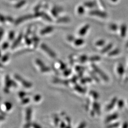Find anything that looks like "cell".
<instances>
[{
    "label": "cell",
    "mask_w": 128,
    "mask_h": 128,
    "mask_svg": "<svg viewBox=\"0 0 128 128\" xmlns=\"http://www.w3.org/2000/svg\"><path fill=\"white\" fill-rule=\"evenodd\" d=\"M78 14H82L84 12V8L83 6H79L78 8Z\"/></svg>",
    "instance_id": "obj_33"
},
{
    "label": "cell",
    "mask_w": 128,
    "mask_h": 128,
    "mask_svg": "<svg viewBox=\"0 0 128 128\" xmlns=\"http://www.w3.org/2000/svg\"><path fill=\"white\" fill-rule=\"evenodd\" d=\"M90 74L91 75L92 77L91 78L92 79H94V80H95L96 82H99V80L98 78L96 76L95 74L94 73L92 72H90Z\"/></svg>",
    "instance_id": "obj_32"
},
{
    "label": "cell",
    "mask_w": 128,
    "mask_h": 128,
    "mask_svg": "<svg viewBox=\"0 0 128 128\" xmlns=\"http://www.w3.org/2000/svg\"><path fill=\"white\" fill-rule=\"evenodd\" d=\"M106 42L105 40L101 39L99 40H98L97 41H96V42L95 43V45L98 46V47H102V46H104L105 45Z\"/></svg>",
    "instance_id": "obj_21"
},
{
    "label": "cell",
    "mask_w": 128,
    "mask_h": 128,
    "mask_svg": "<svg viewBox=\"0 0 128 128\" xmlns=\"http://www.w3.org/2000/svg\"><path fill=\"white\" fill-rule=\"evenodd\" d=\"M75 69H76V71L78 72L79 74H81L82 76L83 72H84V71L85 70L84 67H83L82 66H77L76 67Z\"/></svg>",
    "instance_id": "obj_22"
},
{
    "label": "cell",
    "mask_w": 128,
    "mask_h": 128,
    "mask_svg": "<svg viewBox=\"0 0 128 128\" xmlns=\"http://www.w3.org/2000/svg\"><path fill=\"white\" fill-rule=\"evenodd\" d=\"M4 34V30H0V40L2 38V36Z\"/></svg>",
    "instance_id": "obj_47"
},
{
    "label": "cell",
    "mask_w": 128,
    "mask_h": 128,
    "mask_svg": "<svg viewBox=\"0 0 128 128\" xmlns=\"http://www.w3.org/2000/svg\"><path fill=\"white\" fill-rule=\"evenodd\" d=\"M119 117V115L117 113H114L112 114L108 115L105 119V122L106 124H110L117 119Z\"/></svg>",
    "instance_id": "obj_3"
},
{
    "label": "cell",
    "mask_w": 128,
    "mask_h": 128,
    "mask_svg": "<svg viewBox=\"0 0 128 128\" xmlns=\"http://www.w3.org/2000/svg\"><path fill=\"white\" fill-rule=\"evenodd\" d=\"M90 26L89 24H86L84 25L82 27L80 28V30L78 32V34L81 36H84L88 31L89 29L90 28Z\"/></svg>",
    "instance_id": "obj_7"
},
{
    "label": "cell",
    "mask_w": 128,
    "mask_h": 128,
    "mask_svg": "<svg viewBox=\"0 0 128 128\" xmlns=\"http://www.w3.org/2000/svg\"><path fill=\"white\" fill-rule=\"evenodd\" d=\"M31 115H32V110L30 108H28L27 110V112H26L27 121H30V120L31 119Z\"/></svg>",
    "instance_id": "obj_29"
},
{
    "label": "cell",
    "mask_w": 128,
    "mask_h": 128,
    "mask_svg": "<svg viewBox=\"0 0 128 128\" xmlns=\"http://www.w3.org/2000/svg\"><path fill=\"white\" fill-rule=\"evenodd\" d=\"M14 36V33L13 32H10L9 34V38L10 40H12Z\"/></svg>",
    "instance_id": "obj_40"
},
{
    "label": "cell",
    "mask_w": 128,
    "mask_h": 128,
    "mask_svg": "<svg viewBox=\"0 0 128 128\" xmlns=\"http://www.w3.org/2000/svg\"><path fill=\"white\" fill-rule=\"evenodd\" d=\"M71 69H65L64 71V74L65 76H68L71 74Z\"/></svg>",
    "instance_id": "obj_35"
},
{
    "label": "cell",
    "mask_w": 128,
    "mask_h": 128,
    "mask_svg": "<svg viewBox=\"0 0 128 128\" xmlns=\"http://www.w3.org/2000/svg\"><path fill=\"white\" fill-rule=\"evenodd\" d=\"M15 77L18 81L21 82L23 86H24V87H26V88H30V87H32V84L31 83L26 81V80L23 79L22 78H21L18 75H15Z\"/></svg>",
    "instance_id": "obj_5"
},
{
    "label": "cell",
    "mask_w": 128,
    "mask_h": 128,
    "mask_svg": "<svg viewBox=\"0 0 128 128\" xmlns=\"http://www.w3.org/2000/svg\"><path fill=\"white\" fill-rule=\"evenodd\" d=\"M92 68L93 69V70L95 72V73L98 74L102 78V79L103 80H104L105 82L109 81V76L99 66H98L95 64H92Z\"/></svg>",
    "instance_id": "obj_1"
},
{
    "label": "cell",
    "mask_w": 128,
    "mask_h": 128,
    "mask_svg": "<svg viewBox=\"0 0 128 128\" xmlns=\"http://www.w3.org/2000/svg\"><path fill=\"white\" fill-rule=\"evenodd\" d=\"M61 10V9L60 8H54L52 10V13L54 16L56 17L58 15V12Z\"/></svg>",
    "instance_id": "obj_27"
},
{
    "label": "cell",
    "mask_w": 128,
    "mask_h": 128,
    "mask_svg": "<svg viewBox=\"0 0 128 128\" xmlns=\"http://www.w3.org/2000/svg\"><path fill=\"white\" fill-rule=\"evenodd\" d=\"M4 118L2 117V116H0V120H2V119H4Z\"/></svg>",
    "instance_id": "obj_51"
},
{
    "label": "cell",
    "mask_w": 128,
    "mask_h": 128,
    "mask_svg": "<svg viewBox=\"0 0 128 128\" xmlns=\"http://www.w3.org/2000/svg\"><path fill=\"white\" fill-rule=\"evenodd\" d=\"M25 92H21L20 93V96L22 97L23 96H25Z\"/></svg>",
    "instance_id": "obj_48"
},
{
    "label": "cell",
    "mask_w": 128,
    "mask_h": 128,
    "mask_svg": "<svg viewBox=\"0 0 128 128\" xmlns=\"http://www.w3.org/2000/svg\"><path fill=\"white\" fill-rule=\"evenodd\" d=\"M41 98V97L40 95H37L36 96H35L34 97V100L35 101H38Z\"/></svg>",
    "instance_id": "obj_41"
},
{
    "label": "cell",
    "mask_w": 128,
    "mask_h": 128,
    "mask_svg": "<svg viewBox=\"0 0 128 128\" xmlns=\"http://www.w3.org/2000/svg\"><path fill=\"white\" fill-rule=\"evenodd\" d=\"M89 57L86 55H81L78 58V61L81 63H86L88 60Z\"/></svg>",
    "instance_id": "obj_18"
},
{
    "label": "cell",
    "mask_w": 128,
    "mask_h": 128,
    "mask_svg": "<svg viewBox=\"0 0 128 128\" xmlns=\"http://www.w3.org/2000/svg\"><path fill=\"white\" fill-rule=\"evenodd\" d=\"M70 21V18L67 17H64L59 18L58 20V22H68Z\"/></svg>",
    "instance_id": "obj_28"
},
{
    "label": "cell",
    "mask_w": 128,
    "mask_h": 128,
    "mask_svg": "<svg viewBox=\"0 0 128 128\" xmlns=\"http://www.w3.org/2000/svg\"></svg>",
    "instance_id": "obj_53"
},
{
    "label": "cell",
    "mask_w": 128,
    "mask_h": 128,
    "mask_svg": "<svg viewBox=\"0 0 128 128\" xmlns=\"http://www.w3.org/2000/svg\"><path fill=\"white\" fill-rule=\"evenodd\" d=\"M117 73L120 77H122L124 76V74L125 73V68L124 65L122 63H119L117 65L116 68Z\"/></svg>",
    "instance_id": "obj_8"
},
{
    "label": "cell",
    "mask_w": 128,
    "mask_h": 128,
    "mask_svg": "<svg viewBox=\"0 0 128 128\" xmlns=\"http://www.w3.org/2000/svg\"><path fill=\"white\" fill-rule=\"evenodd\" d=\"M120 126V123L119 122H114L110 123L107 126V128H117Z\"/></svg>",
    "instance_id": "obj_26"
},
{
    "label": "cell",
    "mask_w": 128,
    "mask_h": 128,
    "mask_svg": "<svg viewBox=\"0 0 128 128\" xmlns=\"http://www.w3.org/2000/svg\"><path fill=\"white\" fill-rule=\"evenodd\" d=\"M40 70H41V71L43 72H48V71H50V68L47 66H44L43 68H41Z\"/></svg>",
    "instance_id": "obj_36"
},
{
    "label": "cell",
    "mask_w": 128,
    "mask_h": 128,
    "mask_svg": "<svg viewBox=\"0 0 128 128\" xmlns=\"http://www.w3.org/2000/svg\"><path fill=\"white\" fill-rule=\"evenodd\" d=\"M53 30V27L51 26H49L45 28L43 30H42L40 32L41 35H45L46 34H48L50 32H52Z\"/></svg>",
    "instance_id": "obj_19"
},
{
    "label": "cell",
    "mask_w": 128,
    "mask_h": 128,
    "mask_svg": "<svg viewBox=\"0 0 128 128\" xmlns=\"http://www.w3.org/2000/svg\"><path fill=\"white\" fill-rule=\"evenodd\" d=\"M113 2H116L117 0H112Z\"/></svg>",
    "instance_id": "obj_52"
},
{
    "label": "cell",
    "mask_w": 128,
    "mask_h": 128,
    "mask_svg": "<svg viewBox=\"0 0 128 128\" xmlns=\"http://www.w3.org/2000/svg\"><path fill=\"white\" fill-rule=\"evenodd\" d=\"M122 128H128V122H124L122 125Z\"/></svg>",
    "instance_id": "obj_42"
},
{
    "label": "cell",
    "mask_w": 128,
    "mask_h": 128,
    "mask_svg": "<svg viewBox=\"0 0 128 128\" xmlns=\"http://www.w3.org/2000/svg\"><path fill=\"white\" fill-rule=\"evenodd\" d=\"M5 106L6 107V109L7 110H9L12 108V105L10 102H6L5 103Z\"/></svg>",
    "instance_id": "obj_38"
},
{
    "label": "cell",
    "mask_w": 128,
    "mask_h": 128,
    "mask_svg": "<svg viewBox=\"0 0 128 128\" xmlns=\"http://www.w3.org/2000/svg\"><path fill=\"white\" fill-rule=\"evenodd\" d=\"M22 38V35H20V36H18V38H17V40H16V41H15V42L14 43V45H13V48H15L16 46H17L18 45V44L19 43V42H20V40H21Z\"/></svg>",
    "instance_id": "obj_31"
},
{
    "label": "cell",
    "mask_w": 128,
    "mask_h": 128,
    "mask_svg": "<svg viewBox=\"0 0 128 128\" xmlns=\"http://www.w3.org/2000/svg\"><path fill=\"white\" fill-rule=\"evenodd\" d=\"M113 48V44L112 43H109L107 45L104 46L101 51L102 54H106L108 53L109 51L112 50Z\"/></svg>",
    "instance_id": "obj_11"
},
{
    "label": "cell",
    "mask_w": 128,
    "mask_h": 128,
    "mask_svg": "<svg viewBox=\"0 0 128 128\" xmlns=\"http://www.w3.org/2000/svg\"><path fill=\"white\" fill-rule=\"evenodd\" d=\"M89 14L93 16H96L97 17H100L101 18H106L107 16V14L104 12H102L101 10H93L90 12Z\"/></svg>",
    "instance_id": "obj_4"
},
{
    "label": "cell",
    "mask_w": 128,
    "mask_h": 128,
    "mask_svg": "<svg viewBox=\"0 0 128 128\" xmlns=\"http://www.w3.org/2000/svg\"><path fill=\"white\" fill-rule=\"evenodd\" d=\"M109 28L110 30H111L113 32H116L118 30L119 27L116 24L112 23V24H110L109 25Z\"/></svg>",
    "instance_id": "obj_23"
},
{
    "label": "cell",
    "mask_w": 128,
    "mask_h": 128,
    "mask_svg": "<svg viewBox=\"0 0 128 128\" xmlns=\"http://www.w3.org/2000/svg\"><path fill=\"white\" fill-rule=\"evenodd\" d=\"M120 50L118 48H116L114 50H112L107 54H108V56H113L118 55L120 53Z\"/></svg>",
    "instance_id": "obj_14"
},
{
    "label": "cell",
    "mask_w": 128,
    "mask_h": 128,
    "mask_svg": "<svg viewBox=\"0 0 128 128\" xmlns=\"http://www.w3.org/2000/svg\"><path fill=\"white\" fill-rule=\"evenodd\" d=\"M87 126V124L86 122H82L78 125V128H84Z\"/></svg>",
    "instance_id": "obj_34"
},
{
    "label": "cell",
    "mask_w": 128,
    "mask_h": 128,
    "mask_svg": "<svg viewBox=\"0 0 128 128\" xmlns=\"http://www.w3.org/2000/svg\"><path fill=\"white\" fill-rule=\"evenodd\" d=\"M29 102V99H24L22 100V102L23 104H27L28 102Z\"/></svg>",
    "instance_id": "obj_46"
},
{
    "label": "cell",
    "mask_w": 128,
    "mask_h": 128,
    "mask_svg": "<svg viewBox=\"0 0 128 128\" xmlns=\"http://www.w3.org/2000/svg\"><path fill=\"white\" fill-rule=\"evenodd\" d=\"M8 46H9V45H8V44L7 43H5L2 45V48H3L4 50V49L7 48H8Z\"/></svg>",
    "instance_id": "obj_43"
},
{
    "label": "cell",
    "mask_w": 128,
    "mask_h": 128,
    "mask_svg": "<svg viewBox=\"0 0 128 128\" xmlns=\"http://www.w3.org/2000/svg\"><path fill=\"white\" fill-rule=\"evenodd\" d=\"M41 48L45 51L46 52V53H47L48 55H50V56H51L52 58H55L56 57V54H55V52H54L48 46H46L45 44H42Z\"/></svg>",
    "instance_id": "obj_6"
},
{
    "label": "cell",
    "mask_w": 128,
    "mask_h": 128,
    "mask_svg": "<svg viewBox=\"0 0 128 128\" xmlns=\"http://www.w3.org/2000/svg\"><path fill=\"white\" fill-rule=\"evenodd\" d=\"M67 38H68V40L70 42H74V40L76 39L74 38V37L72 35H69L68 37Z\"/></svg>",
    "instance_id": "obj_37"
},
{
    "label": "cell",
    "mask_w": 128,
    "mask_h": 128,
    "mask_svg": "<svg viewBox=\"0 0 128 128\" xmlns=\"http://www.w3.org/2000/svg\"><path fill=\"white\" fill-rule=\"evenodd\" d=\"M73 42L75 46H79L82 45L84 43L85 41L82 38H76Z\"/></svg>",
    "instance_id": "obj_15"
},
{
    "label": "cell",
    "mask_w": 128,
    "mask_h": 128,
    "mask_svg": "<svg viewBox=\"0 0 128 128\" xmlns=\"http://www.w3.org/2000/svg\"><path fill=\"white\" fill-rule=\"evenodd\" d=\"M60 127H62V128L66 127V124L64 122H62L61 123V124H60Z\"/></svg>",
    "instance_id": "obj_44"
},
{
    "label": "cell",
    "mask_w": 128,
    "mask_h": 128,
    "mask_svg": "<svg viewBox=\"0 0 128 128\" xmlns=\"http://www.w3.org/2000/svg\"><path fill=\"white\" fill-rule=\"evenodd\" d=\"M125 46H126V48H128V41H127V42L126 43V45H125Z\"/></svg>",
    "instance_id": "obj_50"
},
{
    "label": "cell",
    "mask_w": 128,
    "mask_h": 128,
    "mask_svg": "<svg viewBox=\"0 0 128 128\" xmlns=\"http://www.w3.org/2000/svg\"><path fill=\"white\" fill-rule=\"evenodd\" d=\"M74 89H75V90L76 91L78 92L79 93H81V94H84L86 92V89L84 87H82L81 86L78 84H76L74 86Z\"/></svg>",
    "instance_id": "obj_13"
},
{
    "label": "cell",
    "mask_w": 128,
    "mask_h": 128,
    "mask_svg": "<svg viewBox=\"0 0 128 128\" xmlns=\"http://www.w3.org/2000/svg\"><path fill=\"white\" fill-rule=\"evenodd\" d=\"M118 98L116 97H114L111 101H110V102L106 105L105 110L107 111H110L113 109V108L115 107V106L117 105V102L118 101Z\"/></svg>",
    "instance_id": "obj_2"
},
{
    "label": "cell",
    "mask_w": 128,
    "mask_h": 128,
    "mask_svg": "<svg viewBox=\"0 0 128 128\" xmlns=\"http://www.w3.org/2000/svg\"><path fill=\"white\" fill-rule=\"evenodd\" d=\"M120 35L122 38H124L127 35V26L125 24H122L120 28Z\"/></svg>",
    "instance_id": "obj_12"
},
{
    "label": "cell",
    "mask_w": 128,
    "mask_h": 128,
    "mask_svg": "<svg viewBox=\"0 0 128 128\" xmlns=\"http://www.w3.org/2000/svg\"><path fill=\"white\" fill-rule=\"evenodd\" d=\"M92 109L94 110L96 114L99 115L101 114V106L97 102H94L92 104Z\"/></svg>",
    "instance_id": "obj_9"
},
{
    "label": "cell",
    "mask_w": 128,
    "mask_h": 128,
    "mask_svg": "<svg viewBox=\"0 0 128 128\" xmlns=\"http://www.w3.org/2000/svg\"><path fill=\"white\" fill-rule=\"evenodd\" d=\"M101 59V57L99 56L94 55V56H91L90 57H89L88 61L91 62H96L99 61Z\"/></svg>",
    "instance_id": "obj_17"
},
{
    "label": "cell",
    "mask_w": 128,
    "mask_h": 128,
    "mask_svg": "<svg viewBox=\"0 0 128 128\" xmlns=\"http://www.w3.org/2000/svg\"><path fill=\"white\" fill-rule=\"evenodd\" d=\"M66 66L64 64V63L61 62L60 66V69L62 70H64L65 69H66Z\"/></svg>",
    "instance_id": "obj_39"
},
{
    "label": "cell",
    "mask_w": 128,
    "mask_h": 128,
    "mask_svg": "<svg viewBox=\"0 0 128 128\" xmlns=\"http://www.w3.org/2000/svg\"><path fill=\"white\" fill-rule=\"evenodd\" d=\"M84 6L87 8H92L96 6V4L94 2H92V1L86 2L84 3Z\"/></svg>",
    "instance_id": "obj_24"
},
{
    "label": "cell",
    "mask_w": 128,
    "mask_h": 128,
    "mask_svg": "<svg viewBox=\"0 0 128 128\" xmlns=\"http://www.w3.org/2000/svg\"><path fill=\"white\" fill-rule=\"evenodd\" d=\"M8 57H9V56L8 55H5L4 56V58H2V61H5V62L7 60H8Z\"/></svg>",
    "instance_id": "obj_45"
},
{
    "label": "cell",
    "mask_w": 128,
    "mask_h": 128,
    "mask_svg": "<svg viewBox=\"0 0 128 128\" xmlns=\"http://www.w3.org/2000/svg\"><path fill=\"white\" fill-rule=\"evenodd\" d=\"M26 2V1L25 0H22L20 2H18V4H17L15 5V7L17 8H20L22 6H23V5L25 4Z\"/></svg>",
    "instance_id": "obj_30"
},
{
    "label": "cell",
    "mask_w": 128,
    "mask_h": 128,
    "mask_svg": "<svg viewBox=\"0 0 128 128\" xmlns=\"http://www.w3.org/2000/svg\"><path fill=\"white\" fill-rule=\"evenodd\" d=\"M89 95L91 96L94 99V100H97L100 97L99 94L94 90H91L89 92Z\"/></svg>",
    "instance_id": "obj_16"
},
{
    "label": "cell",
    "mask_w": 128,
    "mask_h": 128,
    "mask_svg": "<svg viewBox=\"0 0 128 128\" xmlns=\"http://www.w3.org/2000/svg\"><path fill=\"white\" fill-rule=\"evenodd\" d=\"M34 126H33L34 127H35V128H40V127L39 125H37L36 124H34Z\"/></svg>",
    "instance_id": "obj_49"
},
{
    "label": "cell",
    "mask_w": 128,
    "mask_h": 128,
    "mask_svg": "<svg viewBox=\"0 0 128 128\" xmlns=\"http://www.w3.org/2000/svg\"><path fill=\"white\" fill-rule=\"evenodd\" d=\"M125 105L124 101L122 99H119L118 100L117 102V106L119 108V109H122L123 108Z\"/></svg>",
    "instance_id": "obj_25"
},
{
    "label": "cell",
    "mask_w": 128,
    "mask_h": 128,
    "mask_svg": "<svg viewBox=\"0 0 128 128\" xmlns=\"http://www.w3.org/2000/svg\"><path fill=\"white\" fill-rule=\"evenodd\" d=\"M92 80V79L91 78L89 77H85V78H81L80 82L82 84H86L87 83L91 82Z\"/></svg>",
    "instance_id": "obj_20"
},
{
    "label": "cell",
    "mask_w": 128,
    "mask_h": 128,
    "mask_svg": "<svg viewBox=\"0 0 128 128\" xmlns=\"http://www.w3.org/2000/svg\"><path fill=\"white\" fill-rule=\"evenodd\" d=\"M33 17H35V15H25V16H23L22 17H21L20 18H18L16 22L15 23L16 24H18L22 22L23 21H25L26 20H27L28 19H30V18H32Z\"/></svg>",
    "instance_id": "obj_10"
}]
</instances>
